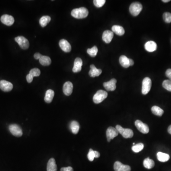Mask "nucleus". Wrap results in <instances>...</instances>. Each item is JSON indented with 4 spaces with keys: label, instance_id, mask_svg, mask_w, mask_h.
<instances>
[{
    "label": "nucleus",
    "instance_id": "1",
    "mask_svg": "<svg viewBox=\"0 0 171 171\" xmlns=\"http://www.w3.org/2000/svg\"><path fill=\"white\" fill-rule=\"evenodd\" d=\"M71 15L77 19H83L86 18L89 15V11L87 8L80 7L79 8L74 9L72 11Z\"/></svg>",
    "mask_w": 171,
    "mask_h": 171
},
{
    "label": "nucleus",
    "instance_id": "2",
    "mask_svg": "<svg viewBox=\"0 0 171 171\" xmlns=\"http://www.w3.org/2000/svg\"><path fill=\"white\" fill-rule=\"evenodd\" d=\"M108 97V93L103 90H99L97 91L93 98L94 102L95 104L100 103Z\"/></svg>",
    "mask_w": 171,
    "mask_h": 171
},
{
    "label": "nucleus",
    "instance_id": "3",
    "mask_svg": "<svg viewBox=\"0 0 171 171\" xmlns=\"http://www.w3.org/2000/svg\"><path fill=\"white\" fill-rule=\"evenodd\" d=\"M143 9L142 5L138 2H134L130 5L129 11L134 16L139 15Z\"/></svg>",
    "mask_w": 171,
    "mask_h": 171
},
{
    "label": "nucleus",
    "instance_id": "4",
    "mask_svg": "<svg viewBox=\"0 0 171 171\" xmlns=\"http://www.w3.org/2000/svg\"><path fill=\"white\" fill-rule=\"evenodd\" d=\"M116 128L118 130V133L125 138H130L133 137L134 133L131 129H128V128H124L120 125H117Z\"/></svg>",
    "mask_w": 171,
    "mask_h": 171
},
{
    "label": "nucleus",
    "instance_id": "5",
    "mask_svg": "<svg viewBox=\"0 0 171 171\" xmlns=\"http://www.w3.org/2000/svg\"><path fill=\"white\" fill-rule=\"evenodd\" d=\"M152 86V81L148 77H146L144 79L142 82V93L143 95H147L148 93Z\"/></svg>",
    "mask_w": 171,
    "mask_h": 171
},
{
    "label": "nucleus",
    "instance_id": "6",
    "mask_svg": "<svg viewBox=\"0 0 171 171\" xmlns=\"http://www.w3.org/2000/svg\"><path fill=\"white\" fill-rule=\"evenodd\" d=\"M9 129L13 136L21 137L22 136L23 133L21 127L17 124H11L9 126Z\"/></svg>",
    "mask_w": 171,
    "mask_h": 171
},
{
    "label": "nucleus",
    "instance_id": "7",
    "mask_svg": "<svg viewBox=\"0 0 171 171\" xmlns=\"http://www.w3.org/2000/svg\"><path fill=\"white\" fill-rule=\"evenodd\" d=\"M15 40L18 43L21 48L23 50H26L29 48L30 44L26 38L24 36H18L15 38Z\"/></svg>",
    "mask_w": 171,
    "mask_h": 171
},
{
    "label": "nucleus",
    "instance_id": "8",
    "mask_svg": "<svg viewBox=\"0 0 171 171\" xmlns=\"http://www.w3.org/2000/svg\"><path fill=\"white\" fill-rule=\"evenodd\" d=\"M135 125L138 130L143 134H147L149 133V128L147 124L144 123L139 120H136Z\"/></svg>",
    "mask_w": 171,
    "mask_h": 171
},
{
    "label": "nucleus",
    "instance_id": "9",
    "mask_svg": "<svg viewBox=\"0 0 171 171\" xmlns=\"http://www.w3.org/2000/svg\"><path fill=\"white\" fill-rule=\"evenodd\" d=\"M118 133H119L116 128L112 127L108 128L107 132H106V135H107L108 142H109L111 139H113L115 137H117L118 135Z\"/></svg>",
    "mask_w": 171,
    "mask_h": 171
},
{
    "label": "nucleus",
    "instance_id": "10",
    "mask_svg": "<svg viewBox=\"0 0 171 171\" xmlns=\"http://www.w3.org/2000/svg\"><path fill=\"white\" fill-rule=\"evenodd\" d=\"M13 85L9 81L5 80L0 81V89L4 92H9L13 89Z\"/></svg>",
    "mask_w": 171,
    "mask_h": 171
},
{
    "label": "nucleus",
    "instance_id": "11",
    "mask_svg": "<svg viewBox=\"0 0 171 171\" xmlns=\"http://www.w3.org/2000/svg\"><path fill=\"white\" fill-rule=\"evenodd\" d=\"M114 168L115 171H131L130 166L124 165L119 161L115 163Z\"/></svg>",
    "mask_w": 171,
    "mask_h": 171
},
{
    "label": "nucleus",
    "instance_id": "12",
    "mask_svg": "<svg viewBox=\"0 0 171 171\" xmlns=\"http://www.w3.org/2000/svg\"><path fill=\"white\" fill-rule=\"evenodd\" d=\"M1 21L2 24L7 26L12 25L15 22V19L12 16L5 15L1 17Z\"/></svg>",
    "mask_w": 171,
    "mask_h": 171
},
{
    "label": "nucleus",
    "instance_id": "13",
    "mask_svg": "<svg viewBox=\"0 0 171 171\" xmlns=\"http://www.w3.org/2000/svg\"><path fill=\"white\" fill-rule=\"evenodd\" d=\"M117 80L116 79H112L108 82L104 83L103 86L105 89L108 91H114L116 89Z\"/></svg>",
    "mask_w": 171,
    "mask_h": 171
},
{
    "label": "nucleus",
    "instance_id": "14",
    "mask_svg": "<svg viewBox=\"0 0 171 171\" xmlns=\"http://www.w3.org/2000/svg\"><path fill=\"white\" fill-rule=\"evenodd\" d=\"M59 46L63 51L65 52H69L71 50L70 44L64 39H62L59 42Z\"/></svg>",
    "mask_w": 171,
    "mask_h": 171
},
{
    "label": "nucleus",
    "instance_id": "15",
    "mask_svg": "<svg viewBox=\"0 0 171 171\" xmlns=\"http://www.w3.org/2000/svg\"><path fill=\"white\" fill-rule=\"evenodd\" d=\"M73 86L70 81L65 82L63 87V91L66 96H69L72 94Z\"/></svg>",
    "mask_w": 171,
    "mask_h": 171
},
{
    "label": "nucleus",
    "instance_id": "16",
    "mask_svg": "<svg viewBox=\"0 0 171 171\" xmlns=\"http://www.w3.org/2000/svg\"><path fill=\"white\" fill-rule=\"evenodd\" d=\"M114 37V33L110 31L107 30L104 31L102 35V40L106 44H109Z\"/></svg>",
    "mask_w": 171,
    "mask_h": 171
},
{
    "label": "nucleus",
    "instance_id": "17",
    "mask_svg": "<svg viewBox=\"0 0 171 171\" xmlns=\"http://www.w3.org/2000/svg\"><path fill=\"white\" fill-rule=\"evenodd\" d=\"M83 65V61L80 58H77L75 60L74 62V66L72 70L74 73L80 72L82 69V66Z\"/></svg>",
    "mask_w": 171,
    "mask_h": 171
},
{
    "label": "nucleus",
    "instance_id": "18",
    "mask_svg": "<svg viewBox=\"0 0 171 171\" xmlns=\"http://www.w3.org/2000/svg\"><path fill=\"white\" fill-rule=\"evenodd\" d=\"M90 69L89 71V75L90 77L94 78V77H98L102 73V70L101 69H97L94 65L92 64L90 66Z\"/></svg>",
    "mask_w": 171,
    "mask_h": 171
},
{
    "label": "nucleus",
    "instance_id": "19",
    "mask_svg": "<svg viewBox=\"0 0 171 171\" xmlns=\"http://www.w3.org/2000/svg\"><path fill=\"white\" fill-rule=\"evenodd\" d=\"M144 48L148 52H153L156 50L157 44L154 41H148L144 45Z\"/></svg>",
    "mask_w": 171,
    "mask_h": 171
},
{
    "label": "nucleus",
    "instance_id": "20",
    "mask_svg": "<svg viewBox=\"0 0 171 171\" xmlns=\"http://www.w3.org/2000/svg\"><path fill=\"white\" fill-rule=\"evenodd\" d=\"M47 171H57V164L56 163L55 160L52 158L48 161L47 166Z\"/></svg>",
    "mask_w": 171,
    "mask_h": 171
},
{
    "label": "nucleus",
    "instance_id": "21",
    "mask_svg": "<svg viewBox=\"0 0 171 171\" xmlns=\"http://www.w3.org/2000/svg\"><path fill=\"white\" fill-rule=\"evenodd\" d=\"M54 96V92L53 90L48 89L46 92L44 98L45 101L47 103H50L53 100Z\"/></svg>",
    "mask_w": 171,
    "mask_h": 171
},
{
    "label": "nucleus",
    "instance_id": "22",
    "mask_svg": "<svg viewBox=\"0 0 171 171\" xmlns=\"http://www.w3.org/2000/svg\"><path fill=\"white\" fill-rule=\"evenodd\" d=\"M112 32L118 36H122L124 34V30L123 27L119 25H114L112 27Z\"/></svg>",
    "mask_w": 171,
    "mask_h": 171
},
{
    "label": "nucleus",
    "instance_id": "23",
    "mask_svg": "<svg viewBox=\"0 0 171 171\" xmlns=\"http://www.w3.org/2000/svg\"><path fill=\"white\" fill-rule=\"evenodd\" d=\"M119 62L121 65L124 68H127L130 66L129 59L126 56L122 55L119 58Z\"/></svg>",
    "mask_w": 171,
    "mask_h": 171
},
{
    "label": "nucleus",
    "instance_id": "24",
    "mask_svg": "<svg viewBox=\"0 0 171 171\" xmlns=\"http://www.w3.org/2000/svg\"><path fill=\"white\" fill-rule=\"evenodd\" d=\"M157 158L158 160L161 162H166L170 159V156L167 153L162 152H158L157 153Z\"/></svg>",
    "mask_w": 171,
    "mask_h": 171
},
{
    "label": "nucleus",
    "instance_id": "25",
    "mask_svg": "<svg viewBox=\"0 0 171 171\" xmlns=\"http://www.w3.org/2000/svg\"><path fill=\"white\" fill-rule=\"evenodd\" d=\"M79 128H80V126L78 122L76 121H73L71 122L70 124V128L71 132L74 134H78L79 130Z\"/></svg>",
    "mask_w": 171,
    "mask_h": 171
},
{
    "label": "nucleus",
    "instance_id": "26",
    "mask_svg": "<svg viewBox=\"0 0 171 171\" xmlns=\"http://www.w3.org/2000/svg\"><path fill=\"white\" fill-rule=\"evenodd\" d=\"M39 62L42 66H47L51 64V60L50 58L48 56L42 55L41 58L39 60Z\"/></svg>",
    "mask_w": 171,
    "mask_h": 171
},
{
    "label": "nucleus",
    "instance_id": "27",
    "mask_svg": "<svg viewBox=\"0 0 171 171\" xmlns=\"http://www.w3.org/2000/svg\"><path fill=\"white\" fill-rule=\"evenodd\" d=\"M144 166L147 169H152L154 167V162L152 159H150L149 157L147 158L144 161Z\"/></svg>",
    "mask_w": 171,
    "mask_h": 171
},
{
    "label": "nucleus",
    "instance_id": "28",
    "mask_svg": "<svg viewBox=\"0 0 171 171\" xmlns=\"http://www.w3.org/2000/svg\"><path fill=\"white\" fill-rule=\"evenodd\" d=\"M50 20L51 18L49 16H44L40 18L39 23L41 27H45L50 22Z\"/></svg>",
    "mask_w": 171,
    "mask_h": 171
},
{
    "label": "nucleus",
    "instance_id": "29",
    "mask_svg": "<svg viewBox=\"0 0 171 171\" xmlns=\"http://www.w3.org/2000/svg\"><path fill=\"white\" fill-rule=\"evenodd\" d=\"M151 111L153 114L156 116L161 117L163 115L164 111L162 108L157 106H154L151 108Z\"/></svg>",
    "mask_w": 171,
    "mask_h": 171
},
{
    "label": "nucleus",
    "instance_id": "30",
    "mask_svg": "<svg viewBox=\"0 0 171 171\" xmlns=\"http://www.w3.org/2000/svg\"><path fill=\"white\" fill-rule=\"evenodd\" d=\"M98 52V49L97 46H95L91 49H88L87 53L92 57H96Z\"/></svg>",
    "mask_w": 171,
    "mask_h": 171
},
{
    "label": "nucleus",
    "instance_id": "31",
    "mask_svg": "<svg viewBox=\"0 0 171 171\" xmlns=\"http://www.w3.org/2000/svg\"><path fill=\"white\" fill-rule=\"evenodd\" d=\"M144 145L143 144L141 143H138L133 146V147H132V149L134 152L138 153L142 151L144 149Z\"/></svg>",
    "mask_w": 171,
    "mask_h": 171
},
{
    "label": "nucleus",
    "instance_id": "32",
    "mask_svg": "<svg viewBox=\"0 0 171 171\" xmlns=\"http://www.w3.org/2000/svg\"><path fill=\"white\" fill-rule=\"evenodd\" d=\"M163 87L168 91L171 92V81L170 80H165L163 82Z\"/></svg>",
    "mask_w": 171,
    "mask_h": 171
},
{
    "label": "nucleus",
    "instance_id": "33",
    "mask_svg": "<svg viewBox=\"0 0 171 171\" xmlns=\"http://www.w3.org/2000/svg\"><path fill=\"white\" fill-rule=\"evenodd\" d=\"M163 19L165 22L169 24L171 22V13L164 12L163 14Z\"/></svg>",
    "mask_w": 171,
    "mask_h": 171
},
{
    "label": "nucleus",
    "instance_id": "34",
    "mask_svg": "<svg viewBox=\"0 0 171 171\" xmlns=\"http://www.w3.org/2000/svg\"><path fill=\"white\" fill-rule=\"evenodd\" d=\"M33 77H38L40 74V71L39 69L37 68H34V69H31V70L30 71V73Z\"/></svg>",
    "mask_w": 171,
    "mask_h": 171
},
{
    "label": "nucleus",
    "instance_id": "35",
    "mask_svg": "<svg viewBox=\"0 0 171 171\" xmlns=\"http://www.w3.org/2000/svg\"><path fill=\"white\" fill-rule=\"evenodd\" d=\"M94 4L96 7L100 8L102 7L106 2L105 0H94L93 1Z\"/></svg>",
    "mask_w": 171,
    "mask_h": 171
},
{
    "label": "nucleus",
    "instance_id": "36",
    "mask_svg": "<svg viewBox=\"0 0 171 171\" xmlns=\"http://www.w3.org/2000/svg\"><path fill=\"white\" fill-rule=\"evenodd\" d=\"M88 158L89 161H93L95 158V155L94 151L93 149H89V152L88 153Z\"/></svg>",
    "mask_w": 171,
    "mask_h": 171
},
{
    "label": "nucleus",
    "instance_id": "37",
    "mask_svg": "<svg viewBox=\"0 0 171 171\" xmlns=\"http://www.w3.org/2000/svg\"><path fill=\"white\" fill-rule=\"evenodd\" d=\"M33 79H34V77L31 75L30 74L27 75V76H26V79H27V82L29 83H30L32 82Z\"/></svg>",
    "mask_w": 171,
    "mask_h": 171
},
{
    "label": "nucleus",
    "instance_id": "38",
    "mask_svg": "<svg viewBox=\"0 0 171 171\" xmlns=\"http://www.w3.org/2000/svg\"><path fill=\"white\" fill-rule=\"evenodd\" d=\"M60 171H73V168L70 166L62 167L60 169Z\"/></svg>",
    "mask_w": 171,
    "mask_h": 171
},
{
    "label": "nucleus",
    "instance_id": "39",
    "mask_svg": "<svg viewBox=\"0 0 171 171\" xmlns=\"http://www.w3.org/2000/svg\"><path fill=\"white\" fill-rule=\"evenodd\" d=\"M166 77L169 78V80L171 81V69H168L166 71Z\"/></svg>",
    "mask_w": 171,
    "mask_h": 171
},
{
    "label": "nucleus",
    "instance_id": "40",
    "mask_svg": "<svg viewBox=\"0 0 171 171\" xmlns=\"http://www.w3.org/2000/svg\"><path fill=\"white\" fill-rule=\"evenodd\" d=\"M41 56H42V55H41L40 53H38V52L36 53H35V54L34 55V57L36 60H40V59L41 58Z\"/></svg>",
    "mask_w": 171,
    "mask_h": 171
},
{
    "label": "nucleus",
    "instance_id": "41",
    "mask_svg": "<svg viewBox=\"0 0 171 171\" xmlns=\"http://www.w3.org/2000/svg\"><path fill=\"white\" fill-rule=\"evenodd\" d=\"M95 158H98L100 156V153L97 151H94Z\"/></svg>",
    "mask_w": 171,
    "mask_h": 171
},
{
    "label": "nucleus",
    "instance_id": "42",
    "mask_svg": "<svg viewBox=\"0 0 171 171\" xmlns=\"http://www.w3.org/2000/svg\"><path fill=\"white\" fill-rule=\"evenodd\" d=\"M129 64H130V66L134 65V61L132 59H129Z\"/></svg>",
    "mask_w": 171,
    "mask_h": 171
},
{
    "label": "nucleus",
    "instance_id": "43",
    "mask_svg": "<svg viewBox=\"0 0 171 171\" xmlns=\"http://www.w3.org/2000/svg\"><path fill=\"white\" fill-rule=\"evenodd\" d=\"M168 132L170 134H171V125H170L168 128Z\"/></svg>",
    "mask_w": 171,
    "mask_h": 171
},
{
    "label": "nucleus",
    "instance_id": "44",
    "mask_svg": "<svg viewBox=\"0 0 171 171\" xmlns=\"http://www.w3.org/2000/svg\"><path fill=\"white\" fill-rule=\"evenodd\" d=\"M162 2H163L166 3V2H170V0H163Z\"/></svg>",
    "mask_w": 171,
    "mask_h": 171
}]
</instances>
